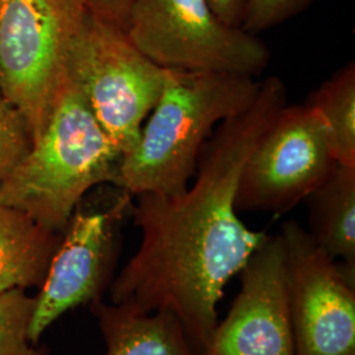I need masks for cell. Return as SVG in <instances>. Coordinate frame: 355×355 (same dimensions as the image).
Returning a JSON list of instances; mask_svg holds the SVG:
<instances>
[{"instance_id": "1", "label": "cell", "mask_w": 355, "mask_h": 355, "mask_svg": "<svg viewBox=\"0 0 355 355\" xmlns=\"http://www.w3.org/2000/svg\"><path fill=\"white\" fill-rule=\"evenodd\" d=\"M284 105L286 85L267 78L245 112L216 128L192 186L177 196L142 193L132 204L141 243L114 278L111 303L136 313H171L198 355L218 324L229 280L268 236L248 228L234 203L243 166Z\"/></svg>"}, {"instance_id": "2", "label": "cell", "mask_w": 355, "mask_h": 355, "mask_svg": "<svg viewBox=\"0 0 355 355\" xmlns=\"http://www.w3.org/2000/svg\"><path fill=\"white\" fill-rule=\"evenodd\" d=\"M259 87L253 76L166 70L162 94L140 139L121 159L117 187L132 198L184 192L216 128L245 112Z\"/></svg>"}, {"instance_id": "3", "label": "cell", "mask_w": 355, "mask_h": 355, "mask_svg": "<svg viewBox=\"0 0 355 355\" xmlns=\"http://www.w3.org/2000/svg\"><path fill=\"white\" fill-rule=\"evenodd\" d=\"M123 155L67 79L37 139L0 183V202L40 227L64 233L95 186H119Z\"/></svg>"}, {"instance_id": "4", "label": "cell", "mask_w": 355, "mask_h": 355, "mask_svg": "<svg viewBox=\"0 0 355 355\" xmlns=\"http://www.w3.org/2000/svg\"><path fill=\"white\" fill-rule=\"evenodd\" d=\"M89 8L85 0H0V87L32 142L67 82V61Z\"/></svg>"}, {"instance_id": "5", "label": "cell", "mask_w": 355, "mask_h": 355, "mask_svg": "<svg viewBox=\"0 0 355 355\" xmlns=\"http://www.w3.org/2000/svg\"><path fill=\"white\" fill-rule=\"evenodd\" d=\"M166 69L141 53L123 28L89 11L67 61V79L124 157L158 102Z\"/></svg>"}, {"instance_id": "6", "label": "cell", "mask_w": 355, "mask_h": 355, "mask_svg": "<svg viewBox=\"0 0 355 355\" xmlns=\"http://www.w3.org/2000/svg\"><path fill=\"white\" fill-rule=\"evenodd\" d=\"M125 33L166 70L261 76L270 64L266 44L224 23L207 0H130Z\"/></svg>"}, {"instance_id": "7", "label": "cell", "mask_w": 355, "mask_h": 355, "mask_svg": "<svg viewBox=\"0 0 355 355\" xmlns=\"http://www.w3.org/2000/svg\"><path fill=\"white\" fill-rule=\"evenodd\" d=\"M338 165L316 110L284 105L243 166L237 212L284 215L321 186Z\"/></svg>"}, {"instance_id": "8", "label": "cell", "mask_w": 355, "mask_h": 355, "mask_svg": "<svg viewBox=\"0 0 355 355\" xmlns=\"http://www.w3.org/2000/svg\"><path fill=\"white\" fill-rule=\"evenodd\" d=\"M286 249L295 355H355V277L290 220Z\"/></svg>"}, {"instance_id": "9", "label": "cell", "mask_w": 355, "mask_h": 355, "mask_svg": "<svg viewBox=\"0 0 355 355\" xmlns=\"http://www.w3.org/2000/svg\"><path fill=\"white\" fill-rule=\"evenodd\" d=\"M130 209L132 196L124 191L107 207H76L35 296L29 328L33 343L64 313L103 300L104 292L110 291L119 255V227Z\"/></svg>"}, {"instance_id": "10", "label": "cell", "mask_w": 355, "mask_h": 355, "mask_svg": "<svg viewBox=\"0 0 355 355\" xmlns=\"http://www.w3.org/2000/svg\"><path fill=\"white\" fill-rule=\"evenodd\" d=\"M239 275L240 292L202 355H295L280 233L267 236Z\"/></svg>"}, {"instance_id": "11", "label": "cell", "mask_w": 355, "mask_h": 355, "mask_svg": "<svg viewBox=\"0 0 355 355\" xmlns=\"http://www.w3.org/2000/svg\"><path fill=\"white\" fill-rule=\"evenodd\" d=\"M89 309L105 343L104 355H198L168 312L136 313L104 300Z\"/></svg>"}, {"instance_id": "12", "label": "cell", "mask_w": 355, "mask_h": 355, "mask_svg": "<svg viewBox=\"0 0 355 355\" xmlns=\"http://www.w3.org/2000/svg\"><path fill=\"white\" fill-rule=\"evenodd\" d=\"M61 240L62 233L46 230L0 202V295L40 287Z\"/></svg>"}, {"instance_id": "13", "label": "cell", "mask_w": 355, "mask_h": 355, "mask_svg": "<svg viewBox=\"0 0 355 355\" xmlns=\"http://www.w3.org/2000/svg\"><path fill=\"white\" fill-rule=\"evenodd\" d=\"M305 202L312 240L355 277V167L336 166Z\"/></svg>"}, {"instance_id": "14", "label": "cell", "mask_w": 355, "mask_h": 355, "mask_svg": "<svg viewBox=\"0 0 355 355\" xmlns=\"http://www.w3.org/2000/svg\"><path fill=\"white\" fill-rule=\"evenodd\" d=\"M322 117L338 165L355 167V64L341 67L305 102Z\"/></svg>"}, {"instance_id": "15", "label": "cell", "mask_w": 355, "mask_h": 355, "mask_svg": "<svg viewBox=\"0 0 355 355\" xmlns=\"http://www.w3.org/2000/svg\"><path fill=\"white\" fill-rule=\"evenodd\" d=\"M35 296L23 288L0 295V355H51L31 340Z\"/></svg>"}, {"instance_id": "16", "label": "cell", "mask_w": 355, "mask_h": 355, "mask_svg": "<svg viewBox=\"0 0 355 355\" xmlns=\"http://www.w3.org/2000/svg\"><path fill=\"white\" fill-rule=\"evenodd\" d=\"M32 145L26 120L0 87V183Z\"/></svg>"}, {"instance_id": "17", "label": "cell", "mask_w": 355, "mask_h": 355, "mask_svg": "<svg viewBox=\"0 0 355 355\" xmlns=\"http://www.w3.org/2000/svg\"><path fill=\"white\" fill-rule=\"evenodd\" d=\"M313 0H248L242 29L258 35L302 12Z\"/></svg>"}, {"instance_id": "18", "label": "cell", "mask_w": 355, "mask_h": 355, "mask_svg": "<svg viewBox=\"0 0 355 355\" xmlns=\"http://www.w3.org/2000/svg\"><path fill=\"white\" fill-rule=\"evenodd\" d=\"M91 12L125 29L130 0H85Z\"/></svg>"}, {"instance_id": "19", "label": "cell", "mask_w": 355, "mask_h": 355, "mask_svg": "<svg viewBox=\"0 0 355 355\" xmlns=\"http://www.w3.org/2000/svg\"><path fill=\"white\" fill-rule=\"evenodd\" d=\"M214 12L229 26L241 28L248 0H207Z\"/></svg>"}]
</instances>
